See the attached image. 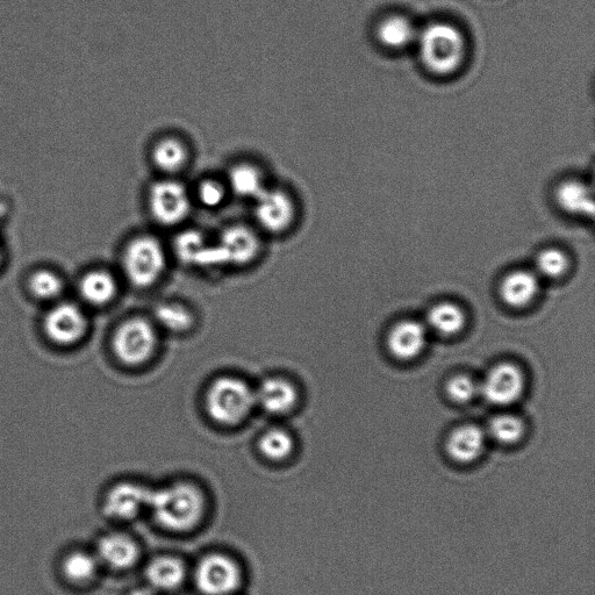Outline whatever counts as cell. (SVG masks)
<instances>
[{"instance_id": "cell-24", "label": "cell", "mask_w": 595, "mask_h": 595, "mask_svg": "<svg viewBox=\"0 0 595 595\" xmlns=\"http://www.w3.org/2000/svg\"><path fill=\"white\" fill-rule=\"evenodd\" d=\"M146 577L153 590H176L183 584L186 578L185 565L181 559L176 557H156L148 564Z\"/></svg>"}, {"instance_id": "cell-14", "label": "cell", "mask_w": 595, "mask_h": 595, "mask_svg": "<svg viewBox=\"0 0 595 595\" xmlns=\"http://www.w3.org/2000/svg\"><path fill=\"white\" fill-rule=\"evenodd\" d=\"M553 198L558 209L571 217H593L594 192L592 186L583 178L563 179L555 186Z\"/></svg>"}, {"instance_id": "cell-34", "label": "cell", "mask_w": 595, "mask_h": 595, "mask_svg": "<svg viewBox=\"0 0 595 595\" xmlns=\"http://www.w3.org/2000/svg\"><path fill=\"white\" fill-rule=\"evenodd\" d=\"M129 595H156V592L152 587H141V589L134 590Z\"/></svg>"}, {"instance_id": "cell-28", "label": "cell", "mask_w": 595, "mask_h": 595, "mask_svg": "<svg viewBox=\"0 0 595 595\" xmlns=\"http://www.w3.org/2000/svg\"><path fill=\"white\" fill-rule=\"evenodd\" d=\"M465 315L460 306L453 303H440L427 314V327L441 336H453L462 331Z\"/></svg>"}, {"instance_id": "cell-30", "label": "cell", "mask_w": 595, "mask_h": 595, "mask_svg": "<svg viewBox=\"0 0 595 595\" xmlns=\"http://www.w3.org/2000/svg\"><path fill=\"white\" fill-rule=\"evenodd\" d=\"M525 426L519 418L513 415L503 414L493 418L489 424V434L493 440L500 444H514L520 441Z\"/></svg>"}, {"instance_id": "cell-27", "label": "cell", "mask_w": 595, "mask_h": 595, "mask_svg": "<svg viewBox=\"0 0 595 595\" xmlns=\"http://www.w3.org/2000/svg\"><path fill=\"white\" fill-rule=\"evenodd\" d=\"M99 566L100 563L96 554L93 555L84 550H75L64 557L62 572L69 583L83 586L91 584L96 579Z\"/></svg>"}, {"instance_id": "cell-17", "label": "cell", "mask_w": 595, "mask_h": 595, "mask_svg": "<svg viewBox=\"0 0 595 595\" xmlns=\"http://www.w3.org/2000/svg\"><path fill=\"white\" fill-rule=\"evenodd\" d=\"M96 556L100 564L117 571L133 568L140 558V548L125 534H107L97 544Z\"/></svg>"}, {"instance_id": "cell-16", "label": "cell", "mask_w": 595, "mask_h": 595, "mask_svg": "<svg viewBox=\"0 0 595 595\" xmlns=\"http://www.w3.org/2000/svg\"><path fill=\"white\" fill-rule=\"evenodd\" d=\"M427 346V327L421 322L405 320L392 328L387 336V348L400 361H412Z\"/></svg>"}, {"instance_id": "cell-3", "label": "cell", "mask_w": 595, "mask_h": 595, "mask_svg": "<svg viewBox=\"0 0 595 595\" xmlns=\"http://www.w3.org/2000/svg\"><path fill=\"white\" fill-rule=\"evenodd\" d=\"M204 408L214 425L242 426L257 408L255 387L239 376H219L207 386Z\"/></svg>"}, {"instance_id": "cell-18", "label": "cell", "mask_w": 595, "mask_h": 595, "mask_svg": "<svg viewBox=\"0 0 595 595\" xmlns=\"http://www.w3.org/2000/svg\"><path fill=\"white\" fill-rule=\"evenodd\" d=\"M150 159L163 175L176 177L189 167L191 149L179 136L167 135L154 143Z\"/></svg>"}, {"instance_id": "cell-2", "label": "cell", "mask_w": 595, "mask_h": 595, "mask_svg": "<svg viewBox=\"0 0 595 595\" xmlns=\"http://www.w3.org/2000/svg\"><path fill=\"white\" fill-rule=\"evenodd\" d=\"M206 501L202 490L190 483H177L152 490L147 510L170 532L185 533L202 522Z\"/></svg>"}, {"instance_id": "cell-6", "label": "cell", "mask_w": 595, "mask_h": 595, "mask_svg": "<svg viewBox=\"0 0 595 595\" xmlns=\"http://www.w3.org/2000/svg\"><path fill=\"white\" fill-rule=\"evenodd\" d=\"M147 203L149 213L157 224L174 228L190 217L193 195L181 181L166 177L150 186Z\"/></svg>"}, {"instance_id": "cell-1", "label": "cell", "mask_w": 595, "mask_h": 595, "mask_svg": "<svg viewBox=\"0 0 595 595\" xmlns=\"http://www.w3.org/2000/svg\"><path fill=\"white\" fill-rule=\"evenodd\" d=\"M414 49L427 73L443 80L464 69L469 60L470 43L460 26L447 20H435L420 26Z\"/></svg>"}, {"instance_id": "cell-26", "label": "cell", "mask_w": 595, "mask_h": 595, "mask_svg": "<svg viewBox=\"0 0 595 595\" xmlns=\"http://www.w3.org/2000/svg\"><path fill=\"white\" fill-rule=\"evenodd\" d=\"M297 447L295 436L288 429L272 427L264 430L258 437L257 448L260 454L270 462L282 463L295 454Z\"/></svg>"}, {"instance_id": "cell-33", "label": "cell", "mask_w": 595, "mask_h": 595, "mask_svg": "<svg viewBox=\"0 0 595 595\" xmlns=\"http://www.w3.org/2000/svg\"><path fill=\"white\" fill-rule=\"evenodd\" d=\"M447 393L451 400L458 404H467L476 398L479 386L472 379L465 375H458L447 383Z\"/></svg>"}, {"instance_id": "cell-8", "label": "cell", "mask_w": 595, "mask_h": 595, "mask_svg": "<svg viewBox=\"0 0 595 595\" xmlns=\"http://www.w3.org/2000/svg\"><path fill=\"white\" fill-rule=\"evenodd\" d=\"M253 203L258 231L277 236L296 225L298 207L290 192L269 186Z\"/></svg>"}, {"instance_id": "cell-11", "label": "cell", "mask_w": 595, "mask_h": 595, "mask_svg": "<svg viewBox=\"0 0 595 595\" xmlns=\"http://www.w3.org/2000/svg\"><path fill=\"white\" fill-rule=\"evenodd\" d=\"M88 328V318L82 308L73 303L57 304L46 315V334L60 346H71L80 342Z\"/></svg>"}, {"instance_id": "cell-19", "label": "cell", "mask_w": 595, "mask_h": 595, "mask_svg": "<svg viewBox=\"0 0 595 595\" xmlns=\"http://www.w3.org/2000/svg\"><path fill=\"white\" fill-rule=\"evenodd\" d=\"M176 254L184 264L199 269H218L214 243L196 231L184 232L175 242Z\"/></svg>"}, {"instance_id": "cell-4", "label": "cell", "mask_w": 595, "mask_h": 595, "mask_svg": "<svg viewBox=\"0 0 595 595\" xmlns=\"http://www.w3.org/2000/svg\"><path fill=\"white\" fill-rule=\"evenodd\" d=\"M125 277L136 289L154 288L168 269V253L159 238L140 234L129 240L121 257Z\"/></svg>"}, {"instance_id": "cell-31", "label": "cell", "mask_w": 595, "mask_h": 595, "mask_svg": "<svg viewBox=\"0 0 595 595\" xmlns=\"http://www.w3.org/2000/svg\"><path fill=\"white\" fill-rule=\"evenodd\" d=\"M30 288L33 295L41 300H55L60 297L64 285L53 271L40 270L32 276Z\"/></svg>"}, {"instance_id": "cell-10", "label": "cell", "mask_w": 595, "mask_h": 595, "mask_svg": "<svg viewBox=\"0 0 595 595\" xmlns=\"http://www.w3.org/2000/svg\"><path fill=\"white\" fill-rule=\"evenodd\" d=\"M256 406L271 417H286L295 412L300 404L301 394L292 379L274 375L264 378L255 387Z\"/></svg>"}, {"instance_id": "cell-9", "label": "cell", "mask_w": 595, "mask_h": 595, "mask_svg": "<svg viewBox=\"0 0 595 595\" xmlns=\"http://www.w3.org/2000/svg\"><path fill=\"white\" fill-rule=\"evenodd\" d=\"M195 580L198 590L205 595H231L241 585L242 572L231 557L211 554L200 559Z\"/></svg>"}, {"instance_id": "cell-20", "label": "cell", "mask_w": 595, "mask_h": 595, "mask_svg": "<svg viewBox=\"0 0 595 595\" xmlns=\"http://www.w3.org/2000/svg\"><path fill=\"white\" fill-rule=\"evenodd\" d=\"M229 192L246 200H254L269 188L264 171L255 163L240 162L229 169L225 179Z\"/></svg>"}, {"instance_id": "cell-13", "label": "cell", "mask_w": 595, "mask_h": 595, "mask_svg": "<svg viewBox=\"0 0 595 595\" xmlns=\"http://www.w3.org/2000/svg\"><path fill=\"white\" fill-rule=\"evenodd\" d=\"M150 493L152 489L138 483L123 482L114 485L106 494L104 512L114 520H132L148 508Z\"/></svg>"}, {"instance_id": "cell-32", "label": "cell", "mask_w": 595, "mask_h": 595, "mask_svg": "<svg viewBox=\"0 0 595 595\" xmlns=\"http://www.w3.org/2000/svg\"><path fill=\"white\" fill-rule=\"evenodd\" d=\"M569 258L561 249L548 248L536 257V269L547 278H558L568 270Z\"/></svg>"}, {"instance_id": "cell-7", "label": "cell", "mask_w": 595, "mask_h": 595, "mask_svg": "<svg viewBox=\"0 0 595 595\" xmlns=\"http://www.w3.org/2000/svg\"><path fill=\"white\" fill-rule=\"evenodd\" d=\"M213 243L218 269L249 267L263 248L260 231L241 224L226 227Z\"/></svg>"}, {"instance_id": "cell-29", "label": "cell", "mask_w": 595, "mask_h": 595, "mask_svg": "<svg viewBox=\"0 0 595 595\" xmlns=\"http://www.w3.org/2000/svg\"><path fill=\"white\" fill-rule=\"evenodd\" d=\"M228 195H231V192L228 190L226 181L219 178H205L198 184L193 199H196L205 209L217 210L226 203Z\"/></svg>"}, {"instance_id": "cell-25", "label": "cell", "mask_w": 595, "mask_h": 595, "mask_svg": "<svg viewBox=\"0 0 595 595\" xmlns=\"http://www.w3.org/2000/svg\"><path fill=\"white\" fill-rule=\"evenodd\" d=\"M119 283L117 278L106 270L88 272L80 283V293L86 303L102 307L112 303L117 298Z\"/></svg>"}, {"instance_id": "cell-12", "label": "cell", "mask_w": 595, "mask_h": 595, "mask_svg": "<svg viewBox=\"0 0 595 595\" xmlns=\"http://www.w3.org/2000/svg\"><path fill=\"white\" fill-rule=\"evenodd\" d=\"M525 389V378L518 367L501 363L492 368L479 386V392L493 405L507 406L515 403Z\"/></svg>"}, {"instance_id": "cell-21", "label": "cell", "mask_w": 595, "mask_h": 595, "mask_svg": "<svg viewBox=\"0 0 595 595\" xmlns=\"http://www.w3.org/2000/svg\"><path fill=\"white\" fill-rule=\"evenodd\" d=\"M485 448V434L477 426L458 427L448 437L446 449L451 460L470 464L482 456Z\"/></svg>"}, {"instance_id": "cell-5", "label": "cell", "mask_w": 595, "mask_h": 595, "mask_svg": "<svg viewBox=\"0 0 595 595\" xmlns=\"http://www.w3.org/2000/svg\"><path fill=\"white\" fill-rule=\"evenodd\" d=\"M161 332L153 319L129 318L118 326L112 339L113 353L127 368L138 369L159 353Z\"/></svg>"}, {"instance_id": "cell-15", "label": "cell", "mask_w": 595, "mask_h": 595, "mask_svg": "<svg viewBox=\"0 0 595 595\" xmlns=\"http://www.w3.org/2000/svg\"><path fill=\"white\" fill-rule=\"evenodd\" d=\"M420 26L404 14H390L378 21L375 38L379 45L392 53L414 48Z\"/></svg>"}, {"instance_id": "cell-22", "label": "cell", "mask_w": 595, "mask_h": 595, "mask_svg": "<svg viewBox=\"0 0 595 595\" xmlns=\"http://www.w3.org/2000/svg\"><path fill=\"white\" fill-rule=\"evenodd\" d=\"M539 290V277L534 272L518 270L501 283L500 295L508 306L522 308L532 303Z\"/></svg>"}, {"instance_id": "cell-23", "label": "cell", "mask_w": 595, "mask_h": 595, "mask_svg": "<svg viewBox=\"0 0 595 595\" xmlns=\"http://www.w3.org/2000/svg\"><path fill=\"white\" fill-rule=\"evenodd\" d=\"M153 321L160 332L181 335L195 328L196 314L181 301L168 300L155 307Z\"/></svg>"}]
</instances>
